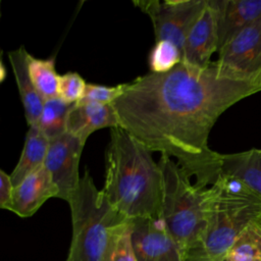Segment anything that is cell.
I'll use <instances>...</instances> for the list:
<instances>
[{
	"mask_svg": "<svg viewBox=\"0 0 261 261\" xmlns=\"http://www.w3.org/2000/svg\"><path fill=\"white\" fill-rule=\"evenodd\" d=\"M261 87L231 77L215 61L207 67L180 62L165 73H147L127 83L112 103L119 126L151 152L174 158L200 188L221 173V154L208 146L218 117Z\"/></svg>",
	"mask_w": 261,
	"mask_h": 261,
	"instance_id": "1",
	"label": "cell"
},
{
	"mask_svg": "<svg viewBox=\"0 0 261 261\" xmlns=\"http://www.w3.org/2000/svg\"><path fill=\"white\" fill-rule=\"evenodd\" d=\"M102 191L112 206L129 219L161 216L159 164L145 145L120 126L110 128Z\"/></svg>",
	"mask_w": 261,
	"mask_h": 261,
	"instance_id": "2",
	"label": "cell"
},
{
	"mask_svg": "<svg viewBox=\"0 0 261 261\" xmlns=\"http://www.w3.org/2000/svg\"><path fill=\"white\" fill-rule=\"evenodd\" d=\"M207 226L201 245L184 261H224L240 233L261 220V197L240 179L220 173L207 188Z\"/></svg>",
	"mask_w": 261,
	"mask_h": 261,
	"instance_id": "3",
	"label": "cell"
},
{
	"mask_svg": "<svg viewBox=\"0 0 261 261\" xmlns=\"http://www.w3.org/2000/svg\"><path fill=\"white\" fill-rule=\"evenodd\" d=\"M67 203L72 225L68 252L75 261H105L114 238L130 219L112 206L102 190L97 189L88 170Z\"/></svg>",
	"mask_w": 261,
	"mask_h": 261,
	"instance_id": "4",
	"label": "cell"
},
{
	"mask_svg": "<svg viewBox=\"0 0 261 261\" xmlns=\"http://www.w3.org/2000/svg\"><path fill=\"white\" fill-rule=\"evenodd\" d=\"M162 178L161 218L176 242L182 260L198 248L207 226V188L193 185L191 175L176 161L161 154L158 161Z\"/></svg>",
	"mask_w": 261,
	"mask_h": 261,
	"instance_id": "5",
	"label": "cell"
},
{
	"mask_svg": "<svg viewBox=\"0 0 261 261\" xmlns=\"http://www.w3.org/2000/svg\"><path fill=\"white\" fill-rule=\"evenodd\" d=\"M207 0H137L133 4L146 13L156 41H169L181 51L186 39Z\"/></svg>",
	"mask_w": 261,
	"mask_h": 261,
	"instance_id": "6",
	"label": "cell"
},
{
	"mask_svg": "<svg viewBox=\"0 0 261 261\" xmlns=\"http://www.w3.org/2000/svg\"><path fill=\"white\" fill-rule=\"evenodd\" d=\"M215 63L231 77L261 87V17L224 44Z\"/></svg>",
	"mask_w": 261,
	"mask_h": 261,
	"instance_id": "7",
	"label": "cell"
},
{
	"mask_svg": "<svg viewBox=\"0 0 261 261\" xmlns=\"http://www.w3.org/2000/svg\"><path fill=\"white\" fill-rule=\"evenodd\" d=\"M85 144L65 132L51 139L44 162L57 189V198L70 200L81 182L80 160Z\"/></svg>",
	"mask_w": 261,
	"mask_h": 261,
	"instance_id": "8",
	"label": "cell"
},
{
	"mask_svg": "<svg viewBox=\"0 0 261 261\" xmlns=\"http://www.w3.org/2000/svg\"><path fill=\"white\" fill-rule=\"evenodd\" d=\"M132 239L138 261H184L161 217L132 219Z\"/></svg>",
	"mask_w": 261,
	"mask_h": 261,
	"instance_id": "9",
	"label": "cell"
},
{
	"mask_svg": "<svg viewBox=\"0 0 261 261\" xmlns=\"http://www.w3.org/2000/svg\"><path fill=\"white\" fill-rule=\"evenodd\" d=\"M216 51L218 52L216 0H207L186 39L181 62L196 67H207L212 63L211 56Z\"/></svg>",
	"mask_w": 261,
	"mask_h": 261,
	"instance_id": "10",
	"label": "cell"
},
{
	"mask_svg": "<svg viewBox=\"0 0 261 261\" xmlns=\"http://www.w3.org/2000/svg\"><path fill=\"white\" fill-rule=\"evenodd\" d=\"M57 194L51 174L43 165L13 188L9 211L19 217H30L48 199L57 198Z\"/></svg>",
	"mask_w": 261,
	"mask_h": 261,
	"instance_id": "11",
	"label": "cell"
},
{
	"mask_svg": "<svg viewBox=\"0 0 261 261\" xmlns=\"http://www.w3.org/2000/svg\"><path fill=\"white\" fill-rule=\"evenodd\" d=\"M116 126H119V121L113 105L96 102H77L73 104L66 121V132L84 144L95 130Z\"/></svg>",
	"mask_w": 261,
	"mask_h": 261,
	"instance_id": "12",
	"label": "cell"
},
{
	"mask_svg": "<svg viewBox=\"0 0 261 261\" xmlns=\"http://www.w3.org/2000/svg\"><path fill=\"white\" fill-rule=\"evenodd\" d=\"M218 50L261 17V0H216Z\"/></svg>",
	"mask_w": 261,
	"mask_h": 261,
	"instance_id": "13",
	"label": "cell"
},
{
	"mask_svg": "<svg viewBox=\"0 0 261 261\" xmlns=\"http://www.w3.org/2000/svg\"><path fill=\"white\" fill-rule=\"evenodd\" d=\"M28 53L29 52L23 47H20L16 50L10 51L8 53V58L18 88L25 119L28 124L31 126L38 124L45 100L39 94L30 77L27 62Z\"/></svg>",
	"mask_w": 261,
	"mask_h": 261,
	"instance_id": "14",
	"label": "cell"
},
{
	"mask_svg": "<svg viewBox=\"0 0 261 261\" xmlns=\"http://www.w3.org/2000/svg\"><path fill=\"white\" fill-rule=\"evenodd\" d=\"M49 139L38 124L31 125L24 139L23 148L14 169L10 173L13 187L44 165L49 148Z\"/></svg>",
	"mask_w": 261,
	"mask_h": 261,
	"instance_id": "15",
	"label": "cell"
},
{
	"mask_svg": "<svg viewBox=\"0 0 261 261\" xmlns=\"http://www.w3.org/2000/svg\"><path fill=\"white\" fill-rule=\"evenodd\" d=\"M221 173L240 179L261 197V149L221 154Z\"/></svg>",
	"mask_w": 261,
	"mask_h": 261,
	"instance_id": "16",
	"label": "cell"
},
{
	"mask_svg": "<svg viewBox=\"0 0 261 261\" xmlns=\"http://www.w3.org/2000/svg\"><path fill=\"white\" fill-rule=\"evenodd\" d=\"M30 77L44 100L58 97V77L54 58H37L27 55Z\"/></svg>",
	"mask_w": 261,
	"mask_h": 261,
	"instance_id": "17",
	"label": "cell"
},
{
	"mask_svg": "<svg viewBox=\"0 0 261 261\" xmlns=\"http://www.w3.org/2000/svg\"><path fill=\"white\" fill-rule=\"evenodd\" d=\"M225 261H261V220L240 233L228 249Z\"/></svg>",
	"mask_w": 261,
	"mask_h": 261,
	"instance_id": "18",
	"label": "cell"
},
{
	"mask_svg": "<svg viewBox=\"0 0 261 261\" xmlns=\"http://www.w3.org/2000/svg\"><path fill=\"white\" fill-rule=\"evenodd\" d=\"M72 106L59 97L45 100L38 125L49 140L66 132L67 116Z\"/></svg>",
	"mask_w": 261,
	"mask_h": 261,
	"instance_id": "19",
	"label": "cell"
},
{
	"mask_svg": "<svg viewBox=\"0 0 261 261\" xmlns=\"http://www.w3.org/2000/svg\"><path fill=\"white\" fill-rule=\"evenodd\" d=\"M182 61L181 51L169 41H156L149 53V67L153 73H165Z\"/></svg>",
	"mask_w": 261,
	"mask_h": 261,
	"instance_id": "20",
	"label": "cell"
},
{
	"mask_svg": "<svg viewBox=\"0 0 261 261\" xmlns=\"http://www.w3.org/2000/svg\"><path fill=\"white\" fill-rule=\"evenodd\" d=\"M105 261H138L132 239V219L114 238Z\"/></svg>",
	"mask_w": 261,
	"mask_h": 261,
	"instance_id": "21",
	"label": "cell"
},
{
	"mask_svg": "<svg viewBox=\"0 0 261 261\" xmlns=\"http://www.w3.org/2000/svg\"><path fill=\"white\" fill-rule=\"evenodd\" d=\"M87 83L77 72H66L58 77V97L69 104L80 102L84 96Z\"/></svg>",
	"mask_w": 261,
	"mask_h": 261,
	"instance_id": "22",
	"label": "cell"
},
{
	"mask_svg": "<svg viewBox=\"0 0 261 261\" xmlns=\"http://www.w3.org/2000/svg\"><path fill=\"white\" fill-rule=\"evenodd\" d=\"M127 83L117 86H101L95 84H87L84 96L80 102H96L100 104L114 103L125 91Z\"/></svg>",
	"mask_w": 261,
	"mask_h": 261,
	"instance_id": "23",
	"label": "cell"
},
{
	"mask_svg": "<svg viewBox=\"0 0 261 261\" xmlns=\"http://www.w3.org/2000/svg\"><path fill=\"white\" fill-rule=\"evenodd\" d=\"M13 184L11 181L10 174L6 173L3 169L0 170V207L8 210L12 201Z\"/></svg>",
	"mask_w": 261,
	"mask_h": 261,
	"instance_id": "24",
	"label": "cell"
},
{
	"mask_svg": "<svg viewBox=\"0 0 261 261\" xmlns=\"http://www.w3.org/2000/svg\"><path fill=\"white\" fill-rule=\"evenodd\" d=\"M65 261H75V260H74V257H73V255H72V253L68 252V254H67V257H66V260H65Z\"/></svg>",
	"mask_w": 261,
	"mask_h": 261,
	"instance_id": "25",
	"label": "cell"
},
{
	"mask_svg": "<svg viewBox=\"0 0 261 261\" xmlns=\"http://www.w3.org/2000/svg\"><path fill=\"white\" fill-rule=\"evenodd\" d=\"M224 261H225V260H224Z\"/></svg>",
	"mask_w": 261,
	"mask_h": 261,
	"instance_id": "26",
	"label": "cell"
}]
</instances>
